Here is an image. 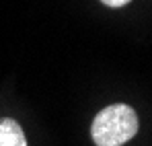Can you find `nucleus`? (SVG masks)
<instances>
[{
	"mask_svg": "<svg viewBox=\"0 0 152 146\" xmlns=\"http://www.w3.org/2000/svg\"><path fill=\"white\" fill-rule=\"evenodd\" d=\"M0 146H27L25 134L15 120H0Z\"/></svg>",
	"mask_w": 152,
	"mask_h": 146,
	"instance_id": "obj_2",
	"label": "nucleus"
},
{
	"mask_svg": "<svg viewBox=\"0 0 152 146\" xmlns=\"http://www.w3.org/2000/svg\"><path fill=\"white\" fill-rule=\"evenodd\" d=\"M105 6H111V8H119V6H126L129 0H101Z\"/></svg>",
	"mask_w": 152,
	"mask_h": 146,
	"instance_id": "obj_3",
	"label": "nucleus"
},
{
	"mask_svg": "<svg viewBox=\"0 0 152 146\" xmlns=\"http://www.w3.org/2000/svg\"><path fill=\"white\" fill-rule=\"evenodd\" d=\"M93 140L97 146H121L138 132V115L127 105H109L93 120Z\"/></svg>",
	"mask_w": 152,
	"mask_h": 146,
	"instance_id": "obj_1",
	"label": "nucleus"
}]
</instances>
